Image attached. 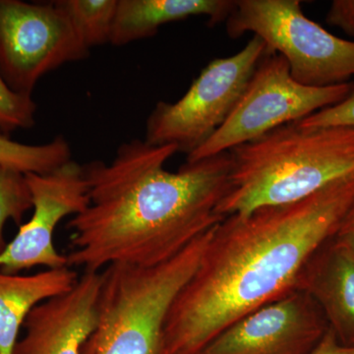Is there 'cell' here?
<instances>
[{"label": "cell", "instance_id": "cell-1", "mask_svg": "<svg viewBox=\"0 0 354 354\" xmlns=\"http://www.w3.org/2000/svg\"><path fill=\"white\" fill-rule=\"evenodd\" d=\"M354 202V174L300 201L223 218L169 307L162 354H199L237 320L295 290Z\"/></svg>", "mask_w": 354, "mask_h": 354}, {"label": "cell", "instance_id": "cell-2", "mask_svg": "<svg viewBox=\"0 0 354 354\" xmlns=\"http://www.w3.org/2000/svg\"><path fill=\"white\" fill-rule=\"evenodd\" d=\"M177 152L176 146L132 139L118 147L111 164L83 165L88 205L68 223V267H153L223 221L216 208L230 185V153L167 171L165 162Z\"/></svg>", "mask_w": 354, "mask_h": 354}, {"label": "cell", "instance_id": "cell-3", "mask_svg": "<svg viewBox=\"0 0 354 354\" xmlns=\"http://www.w3.org/2000/svg\"><path fill=\"white\" fill-rule=\"evenodd\" d=\"M228 153L230 185L216 208L223 218L300 201L354 174V127L291 122Z\"/></svg>", "mask_w": 354, "mask_h": 354}, {"label": "cell", "instance_id": "cell-4", "mask_svg": "<svg viewBox=\"0 0 354 354\" xmlns=\"http://www.w3.org/2000/svg\"><path fill=\"white\" fill-rule=\"evenodd\" d=\"M201 250L186 247L153 266H109L102 272L97 323L83 354H162L169 307L196 271Z\"/></svg>", "mask_w": 354, "mask_h": 354}, {"label": "cell", "instance_id": "cell-5", "mask_svg": "<svg viewBox=\"0 0 354 354\" xmlns=\"http://www.w3.org/2000/svg\"><path fill=\"white\" fill-rule=\"evenodd\" d=\"M230 38L252 32L288 62L297 82L314 88L354 77V41L330 34L304 15L298 0H237L227 21Z\"/></svg>", "mask_w": 354, "mask_h": 354}, {"label": "cell", "instance_id": "cell-6", "mask_svg": "<svg viewBox=\"0 0 354 354\" xmlns=\"http://www.w3.org/2000/svg\"><path fill=\"white\" fill-rule=\"evenodd\" d=\"M353 88L351 83L324 88L302 85L291 76L285 58L270 51L254 70L227 120L187 155L186 162L230 152L276 128L304 120L346 99Z\"/></svg>", "mask_w": 354, "mask_h": 354}, {"label": "cell", "instance_id": "cell-7", "mask_svg": "<svg viewBox=\"0 0 354 354\" xmlns=\"http://www.w3.org/2000/svg\"><path fill=\"white\" fill-rule=\"evenodd\" d=\"M270 51L253 36L234 55L212 60L178 101L158 102L147 120L144 140L151 145L176 146L187 155L196 150L227 120Z\"/></svg>", "mask_w": 354, "mask_h": 354}, {"label": "cell", "instance_id": "cell-8", "mask_svg": "<svg viewBox=\"0 0 354 354\" xmlns=\"http://www.w3.org/2000/svg\"><path fill=\"white\" fill-rule=\"evenodd\" d=\"M88 53L53 1L0 0V75L15 92L32 95L41 77Z\"/></svg>", "mask_w": 354, "mask_h": 354}, {"label": "cell", "instance_id": "cell-9", "mask_svg": "<svg viewBox=\"0 0 354 354\" xmlns=\"http://www.w3.org/2000/svg\"><path fill=\"white\" fill-rule=\"evenodd\" d=\"M26 178L32 194V216L0 252V272L17 274L38 266L68 267L66 255L58 252L53 236L60 221L88 207L83 165L71 160L50 174H27Z\"/></svg>", "mask_w": 354, "mask_h": 354}, {"label": "cell", "instance_id": "cell-10", "mask_svg": "<svg viewBox=\"0 0 354 354\" xmlns=\"http://www.w3.org/2000/svg\"><path fill=\"white\" fill-rule=\"evenodd\" d=\"M329 328L315 300L293 290L232 324L199 354H309Z\"/></svg>", "mask_w": 354, "mask_h": 354}, {"label": "cell", "instance_id": "cell-11", "mask_svg": "<svg viewBox=\"0 0 354 354\" xmlns=\"http://www.w3.org/2000/svg\"><path fill=\"white\" fill-rule=\"evenodd\" d=\"M102 283L101 272H84L71 290L37 305L13 354H83L97 326Z\"/></svg>", "mask_w": 354, "mask_h": 354}, {"label": "cell", "instance_id": "cell-12", "mask_svg": "<svg viewBox=\"0 0 354 354\" xmlns=\"http://www.w3.org/2000/svg\"><path fill=\"white\" fill-rule=\"evenodd\" d=\"M295 290L315 300L339 342L354 346V253L333 236L310 256Z\"/></svg>", "mask_w": 354, "mask_h": 354}, {"label": "cell", "instance_id": "cell-13", "mask_svg": "<svg viewBox=\"0 0 354 354\" xmlns=\"http://www.w3.org/2000/svg\"><path fill=\"white\" fill-rule=\"evenodd\" d=\"M235 0H118L109 44L125 46L151 38L158 28L194 16H206L214 26L227 21Z\"/></svg>", "mask_w": 354, "mask_h": 354}, {"label": "cell", "instance_id": "cell-14", "mask_svg": "<svg viewBox=\"0 0 354 354\" xmlns=\"http://www.w3.org/2000/svg\"><path fill=\"white\" fill-rule=\"evenodd\" d=\"M78 279L70 267L28 276L0 272V354H13L21 327L37 305L67 292Z\"/></svg>", "mask_w": 354, "mask_h": 354}, {"label": "cell", "instance_id": "cell-15", "mask_svg": "<svg viewBox=\"0 0 354 354\" xmlns=\"http://www.w3.org/2000/svg\"><path fill=\"white\" fill-rule=\"evenodd\" d=\"M71 157V147L64 136L43 145H27L0 134V164L24 174H50L70 162Z\"/></svg>", "mask_w": 354, "mask_h": 354}, {"label": "cell", "instance_id": "cell-16", "mask_svg": "<svg viewBox=\"0 0 354 354\" xmlns=\"http://www.w3.org/2000/svg\"><path fill=\"white\" fill-rule=\"evenodd\" d=\"M118 0H55V6L91 50L109 44Z\"/></svg>", "mask_w": 354, "mask_h": 354}, {"label": "cell", "instance_id": "cell-17", "mask_svg": "<svg viewBox=\"0 0 354 354\" xmlns=\"http://www.w3.org/2000/svg\"><path fill=\"white\" fill-rule=\"evenodd\" d=\"M32 209L31 190L26 174L0 164V252L7 243L3 230L7 221L22 225L23 218Z\"/></svg>", "mask_w": 354, "mask_h": 354}, {"label": "cell", "instance_id": "cell-18", "mask_svg": "<svg viewBox=\"0 0 354 354\" xmlns=\"http://www.w3.org/2000/svg\"><path fill=\"white\" fill-rule=\"evenodd\" d=\"M36 111L32 95L15 92L0 75V131L7 135L30 129L36 123Z\"/></svg>", "mask_w": 354, "mask_h": 354}, {"label": "cell", "instance_id": "cell-19", "mask_svg": "<svg viewBox=\"0 0 354 354\" xmlns=\"http://www.w3.org/2000/svg\"><path fill=\"white\" fill-rule=\"evenodd\" d=\"M297 122L301 127L308 128L354 127V88L346 99L329 108L321 109Z\"/></svg>", "mask_w": 354, "mask_h": 354}, {"label": "cell", "instance_id": "cell-20", "mask_svg": "<svg viewBox=\"0 0 354 354\" xmlns=\"http://www.w3.org/2000/svg\"><path fill=\"white\" fill-rule=\"evenodd\" d=\"M326 22L354 38V0H334L328 10Z\"/></svg>", "mask_w": 354, "mask_h": 354}, {"label": "cell", "instance_id": "cell-21", "mask_svg": "<svg viewBox=\"0 0 354 354\" xmlns=\"http://www.w3.org/2000/svg\"><path fill=\"white\" fill-rule=\"evenodd\" d=\"M309 354H354V346L342 344L337 339L334 330L329 328Z\"/></svg>", "mask_w": 354, "mask_h": 354}, {"label": "cell", "instance_id": "cell-22", "mask_svg": "<svg viewBox=\"0 0 354 354\" xmlns=\"http://www.w3.org/2000/svg\"><path fill=\"white\" fill-rule=\"evenodd\" d=\"M335 236L346 243L354 253V202L342 218Z\"/></svg>", "mask_w": 354, "mask_h": 354}]
</instances>
